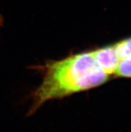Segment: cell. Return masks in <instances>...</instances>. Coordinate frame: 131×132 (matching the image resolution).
<instances>
[{
	"instance_id": "1",
	"label": "cell",
	"mask_w": 131,
	"mask_h": 132,
	"mask_svg": "<svg viewBox=\"0 0 131 132\" xmlns=\"http://www.w3.org/2000/svg\"><path fill=\"white\" fill-rule=\"evenodd\" d=\"M109 77L96 62L92 52L77 54L54 62L47 66L43 81L33 94L30 112L48 101L101 85Z\"/></svg>"
},
{
	"instance_id": "2",
	"label": "cell",
	"mask_w": 131,
	"mask_h": 132,
	"mask_svg": "<svg viewBox=\"0 0 131 132\" xmlns=\"http://www.w3.org/2000/svg\"><path fill=\"white\" fill-rule=\"evenodd\" d=\"M96 62L108 75L115 74L120 63L116 56L113 45L103 47L92 51Z\"/></svg>"
},
{
	"instance_id": "3",
	"label": "cell",
	"mask_w": 131,
	"mask_h": 132,
	"mask_svg": "<svg viewBox=\"0 0 131 132\" xmlns=\"http://www.w3.org/2000/svg\"><path fill=\"white\" fill-rule=\"evenodd\" d=\"M113 47L120 62L131 56V38L117 42L113 45Z\"/></svg>"
},
{
	"instance_id": "4",
	"label": "cell",
	"mask_w": 131,
	"mask_h": 132,
	"mask_svg": "<svg viewBox=\"0 0 131 132\" xmlns=\"http://www.w3.org/2000/svg\"><path fill=\"white\" fill-rule=\"evenodd\" d=\"M115 75L118 77L131 78V56L120 62Z\"/></svg>"
},
{
	"instance_id": "5",
	"label": "cell",
	"mask_w": 131,
	"mask_h": 132,
	"mask_svg": "<svg viewBox=\"0 0 131 132\" xmlns=\"http://www.w3.org/2000/svg\"><path fill=\"white\" fill-rule=\"evenodd\" d=\"M2 23V17L0 16V26H1Z\"/></svg>"
}]
</instances>
